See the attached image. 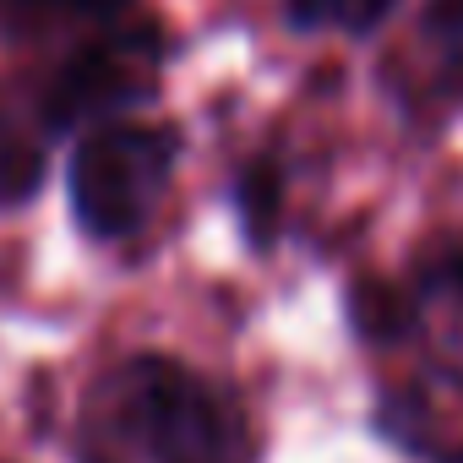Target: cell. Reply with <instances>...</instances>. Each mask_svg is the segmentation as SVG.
Masks as SVG:
<instances>
[{
  "mask_svg": "<svg viewBox=\"0 0 463 463\" xmlns=\"http://www.w3.org/2000/svg\"><path fill=\"white\" fill-rule=\"evenodd\" d=\"M420 50L430 66V82L452 99H463V0H425L420 12Z\"/></svg>",
  "mask_w": 463,
  "mask_h": 463,
  "instance_id": "5",
  "label": "cell"
},
{
  "mask_svg": "<svg viewBox=\"0 0 463 463\" xmlns=\"http://www.w3.org/2000/svg\"><path fill=\"white\" fill-rule=\"evenodd\" d=\"M398 0H284L300 33H371Z\"/></svg>",
  "mask_w": 463,
  "mask_h": 463,
  "instance_id": "7",
  "label": "cell"
},
{
  "mask_svg": "<svg viewBox=\"0 0 463 463\" xmlns=\"http://www.w3.org/2000/svg\"><path fill=\"white\" fill-rule=\"evenodd\" d=\"M420 289H425V295H452V300H463V235L441 241V246L425 257Z\"/></svg>",
  "mask_w": 463,
  "mask_h": 463,
  "instance_id": "11",
  "label": "cell"
},
{
  "mask_svg": "<svg viewBox=\"0 0 463 463\" xmlns=\"http://www.w3.org/2000/svg\"><path fill=\"white\" fill-rule=\"evenodd\" d=\"M126 0H0L6 23H109Z\"/></svg>",
  "mask_w": 463,
  "mask_h": 463,
  "instance_id": "10",
  "label": "cell"
},
{
  "mask_svg": "<svg viewBox=\"0 0 463 463\" xmlns=\"http://www.w3.org/2000/svg\"><path fill=\"white\" fill-rule=\"evenodd\" d=\"M115 420L147 463H241L229 403L169 354H137L115 376Z\"/></svg>",
  "mask_w": 463,
  "mask_h": 463,
  "instance_id": "2",
  "label": "cell"
},
{
  "mask_svg": "<svg viewBox=\"0 0 463 463\" xmlns=\"http://www.w3.org/2000/svg\"><path fill=\"white\" fill-rule=\"evenodd\" d=\"M39 175H44V147L0 120V207H23L39 191Z\"/></svg>",
  "mask_w": 463,
  "mask_h": 463,
  "instance_id": "9",
  "label": "cell"
},
{
  "mask_svg": "<svg viewBox=\"0 0 463 463\" xmlns=\"http://www.w3.org/2000/svg\"><path fill=\"white\" fill-rule=\"evenodd\" d=\"M180 137L153 120H109L93 126L66 164L71 218L93 241H131L158 213L175 180Z\"/></svg>",
  "mask_w": 463,
  "mask_h": 463,
  "instance_id": "1",
  "label": "cell"
},
{
  "mask_svg": "<svg viewBox=\"0 0 463 463\" xmlns=\"http://www.w3.org/2000/svg\"><path fill=\"white\" fill-rule=\"evenodd\" d=\"M235 213L246 223L251 251H273L279 241V218H284V180L273 158H257L241 180H235Z\"/></svg>",
  "mask_w": 463,
  "mask_h": 463,
  "instance_id": "6",
  "label": "cell"
},
{
  "mask_svg": "<svg viewBox=\"0 0 463 463\" xmlns=\"http://www.w3.org/2000/svg\"><path fill=\"white\" fill-rule=\"evenodd\" d=\"M158 88V39L153 33H120L77 50L61 77L44 93L50 131H77V126H109L126 120L142 99Z\"/></svg>",
  "mask_w": 463,
  "mask_h": 463,
  "instance_id": "3",
  "label": "cell"
},
{
  "mask_svg": "<svg viewBox=\"0 0 463 463\" xmlns=\"http://www.w3.org/2000/svg\"><path fill=\"white\" fill-rule=\"evenodd\" d=\"M349 317L360 327V338L371 344H387V338H403V327L414 322V295L409 289H387L376 279H365L349 300Z\"/></svg>",
  "mask_w": 463,
  "mask_h": 463,
  "instance_id": "8",
  "label": "cell"
},
{
  "mask_svg": "<svg viewBox=\"0 0 463 463\" xmlns=\"http://www.w3.org/2000/svg\"><path fill=\"white\" fill-rule=\"evenodd\" d=\"M382 436L425 463H463V387L458 382H414L392 392L376 414Z\"/></svg>",
  "mask_w": 463,
  "mask_h": 463,
  "instance_id": "4",
  "label": "cell"
}]
</instances>
